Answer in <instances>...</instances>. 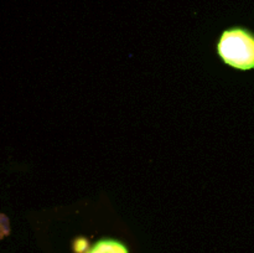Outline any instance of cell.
Returning a JSON list of instances; mask_svg holds the SVG:
<instances>
[{
  "label": "cell",
  "mask_w": 254,
  "mask_h": 253,
  "mask_svg": "<svg viewBox=\"0 0 254 253\" xmlns=\"http://www.w3.org/2000/svg\"><path fill=\"white\" fill-rule=\"evenodd\" d=\"M218 54L235 68H254V35L243 29L227 30L220 40Z\"/></svg>",
  "instance_id": "obj_1"
},
{
  "label": "cell",
  "mask_w": 254,
  "mask_h": 253,
  "mask_svg": "<svg viewBox=\"0 0 254 253\" xmlns=\"http://www.w3.org/2000/svg\"><path fill=\"white\" fill-rule=\"evenodd\" d=\"M87 253H128V250L118 241L103 240L97 242Z\"/></svg>",
  "instance_id": "obj_2"
}]
</instances>
